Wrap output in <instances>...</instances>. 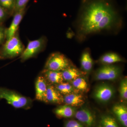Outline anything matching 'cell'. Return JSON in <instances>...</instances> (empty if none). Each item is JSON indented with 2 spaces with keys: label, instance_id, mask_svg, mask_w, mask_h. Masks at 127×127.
Returning a JSON list of instances; mask_svg holds the SVG:
<instances>
[{
  "label": "cell",
  "instance_id": "obj_19",
  "mask_svg": "<svg viewBox=\"0 0 127 127\" xmlns=\"http://www.w3.org/2000/svg\"><path fill=\"white\" fill-rule=\"evenodd\" d=\"M53 86L63 95L76 93L75 90H76L73 87L72 85L68 82H63Z\"/></svg>",
  "mask_w": 127,
  "mask_h": 127
},
{
  "label": "cell",
  "instance_id": "obj_17",
  "mask_svg": "<svg viewBox=\"0 0 127 127\" xmlns=\"http://www.w3.org/2000/svg\"><path fill=\"white\" fill-rule=\"evenodd\" d=\"M76 109L74 107L65 104L57 107L54 110V113L59 118H70L74 116Z\"/></svg>",
  "mask_w": 127,
  "mask_h": 127
},
{
  "label": "cell",
  "instance_id": "obj_27",
  "mask_svg": "<svg viewBox=\"0 0 127 127\" xmlns=\"http://www.w3.org/2000/svg\"><path fill=\"white\" fill-rule=\"evenodd\" d=\"M64 127H84V126L77 120H71L65 123Z\"/></svg>",
  "mask_w": 127,
  "mask_h": 127
},
{
  "label": "cell",
  "instance_id": "obj_23",
  "mask_svg": "<svg viewBox=\"0 0 127 127\" xmlns=\"http://www.w3.org/2000/svg\"><path fill=\"white\" fill-rule=\"evenodd\" d=\"M120 97L124 101L127 100V79L125 78L122 79L119 87Z\"/></svg>",
  "mask_w": 127,
  "mask_h": 127
},
{
  "label": "cell",
  "instance_id": "obj_7",
  "mask_svg": "<svg viewBox=\"0 0 127 127\" xmlns=\"http://www.w3.org/2000/svg\"><path fill=\"white\" fill-rule=\"evenodd\" d=\"M114 94L115 90L113 87L109 84L103 83L96 87L93 96L97 101L106 103L112 99Z\"/></svg>",
  "mask_w": 127,
  "mask_h": 127
},
{
  "label": "cell",
  "instance_id": "obj_10",
  "mask_svg": "<svg viewBox=\"0 0 127 127\" xmlns=\"http://www.w3.org/2000/svg\"><path fill=\"white\" fill-rule=\"evenodd\" d=\"M48 86L45 78L40 74L37 78L35 83L36 100L45 102Z\"/></svg>",
  "mask_w": 127,
  "mask_h": 127
},
{
  "label": "cell",
  "instance_id": "obj_1",
  "mask_svg": "<svg viewBox=\"0 0 127 127\" xmlns=\"http://www.w3.org/2000/svg\"><path fill=\"white\" fill-rule=\"evenodd\" d=\"M124 25L114 0H82L73 26L75 39L82 43L94 35L117 34Z\"/></svg>",
  "mask_w": 127,
  "mask_h": 127
},
{
  "label": "cell",
  "instance_id": "obj_20",
  "mask_svg": "<svg viewBox=\"0 0 127 127\" xmlns=\"http://www.w3.org/2000/svg\"><path fill=\"white\" fill-rule=\"evenodd\" d=\"M99 123L100 127H120L116 119L110 115H103Z\"/></svg>",
  "mask_w": 127,
  "mask_h": 127
},
{
  "label": "cell",
  "instance_id": "obj_2",
  "mask_svg": "<svg viewBox=\"0 0 127 127\" xmlns=\"http://www.w3.org/2000/svg\"><path fill=\"white\" fill-rule=\"evenodd\" d=\"M25 48L20 38L18 31L13 36L6 40L0 47V60L13 59L20 56Z\"/></svg>",
  "mask_w": 127,
  "mask_h": 127
},
{
  "label": "cell",
  "instance_id": "obj_9",
  "mask_svg": "<svg viewBox=\"0 0 127 127\" xmlns=\"http://www.w3.org/2000/svg\"><path fill=\"white\" fill-rule=\"evenodd\" d=\"M26 7L16 11L13 15V20L9 27L6 28V40L13 36L19 30V27L26 14Z\"/></svg>",
  "mask_w": 127,
  "mask_h": 127
},
{
  "label": "cell",
  "instance_id": "obj_24",
  "mask_svg": "<svg viewBox=\"0 0 127 127\" xmlns=\"http://www.w3.org/2000/svg\"><path fill=\"white\" fill-rule=\"evenodd\" d=\"M30 0H15V6L14 14L17 11L26 7L27 5Z\"/></svg>",
  "mask_w": 127,
  "mask_h": 127
},
{
  "label": "cell",
  "instance_id": "obj_22",
  "mask_svg": "<svg viewBox=\"0 0 127 127\" xmlns=\"http://www.w3.org/2000/svg\"><path fill=\"white\" fill-rule=\"evenodd\" d=\"M0 6L10 15H13L15 6V0H0Z\"/></svg>",
  "mask_w": 127,
  "mask_h": 127
},
{
  "label": "cell",
  "instance_id": "obj_6",
  "mask_svg": "<svg viewBox=\"0 0 127 127\" xmlns=\"http://www.w3.org/2000/svg\"><path fill=\"white\" fill-rule=\"evenodd\" d=\"M122 72L120 66L114 64L103 65L94 72V78L98 81H115L119 77Z\"/></svg>",
  "mask_w": 127,
  "mask_h": 127
},
{
  "label": "cell",
  "instance_id": "obj_26",
  "mask_svg": "<svg viewBox=\"0 0 127 127\" xmlns=\"http://www.w3.org/2000/svg\"><path fill=\"white\" fill-rule=\"evenodd\" d=\"M10 16L8 12L0 6V25H3L6 20Z\"/></svg>",
  "mask_w": 127,
  "mask_h": 127
},
{
  "label": "cell",
  "instance_id": "obj_25",
  "mask_svg": "<svg viewBox=\"0 0 127 127\" xmlns=\"http://www.w3.org/2000/svg\"><path fill=\"white\" fill-rule=\"evenodd\" d=\"M6 30L4 25H0V47L6 40Z\"/></svg>",
  "mask_w": 127,
  "mask_h": 127
},
{
  "label": "cell",
  "instance_id": "obj_3",
  "mask_svg": "<svg viewBox=\"0 0 127 127\" xmlns=\"http://www.w3.org/2000/svg\"><path fill=\"white\" fill-rule=\"evenodd\" d=\"M5 99L8 104L16 108L28 109L32 107L33 100L21 94L5 88L0 87V99Z\"/></svg>",
  "mask_w": 127,
  "mask_h": 127
},
{
  "label": "cell",
  "instance_id": "obj_5",
  "mask_svg": "<svg viewBox=\"0 0 127 127\" xmlns=\"http://www.w3.org/2000/svg\"><path fill=\"white\" fill-rule=\"evenodd\" d=\"M71 65L70 60L65 55L59 52H56L48 57L43 69L61 72Z\"/></svg>",
  "mask_w": 127,
  "mask_h": 127
},
{
  "label": "cell",
  "instance_id": "obj_12",
  "mask_svg": "<svg viewBox=\"0 0 127 127\" xmlns=\"http://www.w3.org/2000/svg\"><path fill=\"white\" fill-rule=\"evenodd\" d=\"M41 75L45 78L48 84L54 85L64 82L62 72L43 69Z\"/></svg>",
  "mask_w": 127,
  "mask_h": 127
},
{
  "label": "cell",
  "instance_id": "obj_21",
  "mask_svg": "<svg viewBox=\"0 0 127 127\" xmlns=\"http://www.w3.org/2000/svg\"><path fill=\"white\" fill-rule=\"evenodd\" d=\"M71 82V84L76 90L84 91L88 88L87 83L82 77H78Z\"/></svg>",
  "mask_w": 127,
  "mask_h": 127
},
{
  "label": "cell",
  "instance_id": "obj_14",
  "mask_svg": "<svg viewBox=\"0 0 127 127\" xmlns=\"http://www.w3.org/2000/svg\"><path fill=\"white\" fill-rule=\"evenodd\" d=\"M81 67L82 71L89 73L93 68L94 62L91 56L89 48H87L83 51L81 58Z\"/></svg>",
  "mask_w": 127,
  "mask_h": 127
},
{
  "label": "cell",
  "instance_id": "obj_16",
  "mask_svg": "<svg viewBox=\"0 0 127 127\" xmlns=\"http://www.w3.org/2000/svg\"><path fill=\"white\" fill-rule=\"evenodd\" d=\"M61 72L64 80L67 82L72 81L77 78L82 77L86 74V73L72 65Z\"/></svg>",
  "mask_w": 127,
  "mask_h": 127
},
{
  "label": "cell",
  "instance_id": "obj_4",
  "mask_svg": "<svg viewBox=\"0 0 127 127\" xmlns=\"http://www.w3.org/2000/svg\"><path fill=\"white\" fill-rule=\"evenodd\" d=\"M47 41V38L45 36L36 40L28 41L27 46L25 48L20 56L21 62H24L31 58L35 57L43 52L46 47Z\"/></svg>",
  "mask_w": 127,
  "mask_h": 127
},
{
  "label": "cell",
  "instance_id": "obj_8",
  "mask_svg": "<svg viewBox=\"0 0 127 127\" xmlns=\"http://www.w3.org/2000/svg\"><path fill=\"white\" fill-rule=\"evenodd\" d=\"M74 116L77 121L86 127H93L95 125V116L88 108H83L76 111Z\"/></svg>",
  "mask_w": 127,
  "mask_h": 127
},
{
  "label": "cell",
  "instance_id": "obj_15",
  "mask_svg": "<svg viewBox=\"0 0 127 127\" xmlns=\"http://www.w3.org/2000/svg\"><path fill=\"white\" fill-rule=\"evenodd\" d=\"M112 111L119 122L124 127H127V108L123 104H115Z\"/></svg>",
  "mask_w": 127,
  "mask_h": 127
},
{
  "label": "cell",
  "instance_id": "obj_11",
  "mask_svg": "<svg viewBox=\"0 0 127 127\" xmlns=\"http://www.w3.org/2000/svg\"><path fill=\"white\" fill-rule=\"evenodd\" d=\"M44 102L61 104L64 103L63 95L57 90L53 85L48 84Z\"/></svg>",
  "mask_w": 127,
  "mask_h": 127
},
{
  "label": "cell",
  "instance_id": "obj_13",
  "mask_svg": "<svg viewBox=\"0 0 127 127\" xmlns=\"http://www.w3.org/2000/svg\"><path fill=\"white\" fill-rule=\"evenodd\" d=\"M63 102L65 104L75 107L81 106L84 104L85 101L81 94L73 93L63 95Z\"/></svg>",
  "mask_w": 127,
  "mask_h": 127
},
{
  "label": "cell",
  "instance_id": "obj_18",
  "mask_svg": "<svg viewBox=\"0 0 127 127\" xmlns=\"http://www.w3.org/2000/svg\"><path fill=\"white\" fill-rule=\"evenodd\" d=\"M125 61L124 59L117 53L108 52L103 55L98 59V62L103 65L114 64L119 62Z\"/></svg>",
  "mask_w": 127,
  "mask_h": 127
}]
</instances>
